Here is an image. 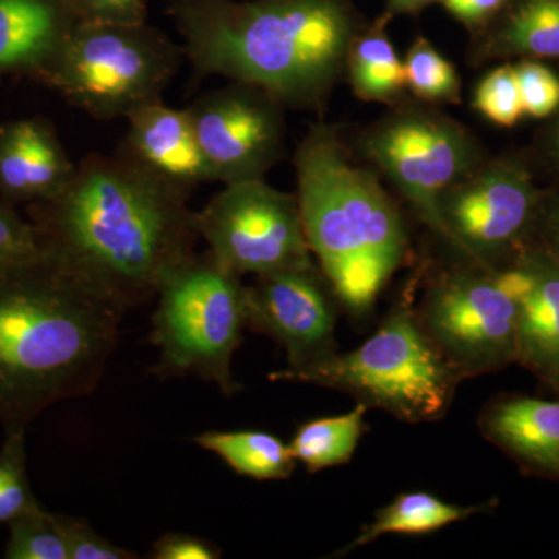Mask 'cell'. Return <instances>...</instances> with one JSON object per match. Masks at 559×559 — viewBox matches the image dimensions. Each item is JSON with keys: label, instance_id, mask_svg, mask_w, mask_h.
<instances>
[{"label": "cell", "instance_id": "obj_1", "mask_svg": "<svg viewBox=\"0 0 559 559\" xmlns=\"http://www.w3.org/2000/svg\"><path fill=\"white\" fill-rule=\"evenodd\" d=\"M189 198L120 151L91 154L60 193L27 205V219L44 253L131 310L197 253Z\"/></svg>", "mask_w": 559, "mask_h": 559}, {"label": "cell", "instance_id": "obj_2", "mask_svg": "<svg viewBox=\"0 0 559 559\" xmlns=\"http://www.w3.org/2000/svg\"><path fill=\"white\" fill-rule=\"evenodd\" d=\"M183 55L200 76L219 75L320 110L367 25L355 0H176Z\"/></svg>", "mask_w": 559, "mask_h": 559}, {"label": "cell", "instance_id": "obj_3", "mask_svg": "<svg viewBox=\"0 0 559 559\" xmlns=\"http://www.w3.org/2000/svg\"><path fill=\"white\" fill-rule=\"evenodd\" d=\"M127 311L47 253L0 271V425L97 388Z\"/></svg>", "mask_w": 559, "mask_h": 559}, {"label": "cell", "instance_id": "obj_4", "mask_svg": "<svg viewBox=\"0 0 559 559\" xmlns=\"http://www.w3.org/2000/svg\"><path fill=\"white\" fill-rule=\"evenodd\" d=\"M294 165L312 257L340 305L362 318L409 259V235L399 205L378 173L353 159L333 124L308 130Z\"/></svg>", "mask_w": 559, "mask_h": 559}, {"label": "cell", "instance_id": "obj_5", "mask_svg": "<svg viewBox=\"0 0 559 559\" xmlns=\"http://www.w3.org/2000/svg\"><path fill=\"white\" fill-rule=\"evenodd\" d=\"M270 380L336 390L401 421L426 423L447 414L463 378L423 330L411 297L360 347L274 371Z\"/></svg>", "mask_w": 559, "mask_h": 559}, {"label": "cell", "instance_id": "obj_6", "mask_svg": "<svg viewBox=\"0 0 559 559\" xmlns=\"http://www.w3.org/2000/svg\"><path fill=\"white\" fill-rule=\"evenodd\" d=\"M183 50L146 24L76 21L35 81L97 120L128 119L162 100Z\"/></svg>", "mask_w": 559, "mask_h": 559}, {"label": "cell", "instance_id": "obj_7", "mask_svg": "<svg viewBox=\"0 0 559 559\" xmlns=\"http://www.w3.org/2000/svg\"><path fill=\"white\" fill-rule=\"evenodd\" d=\"M150 342L159 349L153 373L162 380L197 377L234 395L240 385L231 359L240 347L246 319V286L212 253H194L157 290Z\"/></svg>", "mask_w": 559, "mask_h": 559}, {"label": "cell", "instance_id": "obj_8", "mask_svg": "<svg viewBox=\"0 0 559 559\" xmlns=\"http://www.w3.org/2000/svg\"><path fill=\"white\" fill-rule=\"evenodd\" d=\"M358 148L441 240V198L488 157L465 124L417 98L389 106L360 132Z\"/></svg>", "mask_w": 559, "mask_h": 559}, {"label": "cell", "instance_id": "obj_9", "mask_svg": "<svg viewBox=\"0 0 559 559\" xmlns=\"http://www.w3.org/2000/svg\"><path fill=\"white\" fill-rule=\"evenodd\" d=\"M415 310L429 340L463 380L516 362L520 305L502 267L466 260L441 271Z\"/></svg>", "mask_w": 559, "mask_h": 559}, {"label": "cell", "instance_id": "obj_10", "mask_svg": "<svg viewBox=\"0 0 559 559\" xmlns=\"http://www.w3.org/2000/svg\"><path fill=\"white\" fill-rule=\"evenodd\" d=\"M543 190L527 154L488 156L441 198L443 240L465 260L503 266L532 240Z\"/></svg>", "mask_w": 559, "mask_h": 559}, {"label": "cell", "instance_id": "obj_11", "mask_svg": "<svg viewBox=\"0 0 559 559\" xmlns=\"http://www.w3.org/2000/svg\"><path fill=\"white\" fill-rule=\"evenodd\" d=\"M209 252L235 274H270L312 259L297 194L264 179L230 183L197 212Z\"/></svg>", "mask_w": 559, "mask_h": 559}, {"label": "cell", "instance_id": "obj_12", "mask_svg": "<svg viewBox=\"0 0 559 559\" xmlns=\"http://www.w3.org/2000/svg\"><path fill=\"white\" fill-rule=\"evenodd\" d=\"M285 109L270 92L238 81L187 108L215 182L266 178L285 153Z\"/></svg>", "mask_w": 559, "mask_h": 559}, {"label": "cell", "instance_id": "obj_13", "mask_svg": "<svg viewBox=\"0 0 559 559\" xmlns=\"http://www.w3.org/2000/svg\"><path fill=\"white\" fill-rule=\"evenodd\" d=\"M337 301L314 260L257 275L246 286L248 329L278 342L300 369L336 352Z\"/></svg>", "mask_w": 559, "mask_h": 559}, {"label": "cell", "instance_id": "obj_14", "mask_svg": "<svg viewBox=\"0 0 559 559\" xmlns=\"http://www.w3.org/2000/svg\"><path fill=\"white\" fill-rule=\"evenodd\" d=\"M516 294V364L559 392V261L530 240L503 264Z\"/></svg>", "mask_w": 559, "mask_h": 559}, {"label": "cell", "instance_id": "obj_15", "mask_svg": "<svg viewBox=\"0 0 559 559\" xmlns=\"http://www.w3.org/2000/svg\"><path fill=\"white\" fill-rule=\"evenodd\" d=\"M127 120L119 151L142 170L189 197L202 183L215 182L189 110L157 100L134 110Z\"/></svg>", "mask_w": 559, "mask_h": 559}, {"label": "cell", "instance_id": "obj_16", "mask_svg": "<svg viewBox=\"0 0 559 559\" xmlns=\"http://www.w3.org/2000/svg\"><path fill=\"white\" fill-rule=\"evenodd\" d=\"M75 170L49 120L27 117L0 123V198L7 204L50 200Z\"/></svg>", "mask_w": 559, "mask_h": 559}, {"label": "cell", "instance_id": "obj_17", "mask_svg": "<svg viewBox=\"0 0 559 559\" xmlns=\"http://www.w3.org/2000/svg\"><path fill=\"white\" fill-rule=\"evenodd\" d=\"M485 439L522 468L559 480V401L506 396L480 414Z\"/></svg>", "mask_w": 559, "mask_h": 559}, {"label": "cell", "instance_id": "obj_18", "mask_svg": "<svg viewBox=\"0 0 559 559\" xmlns=\"http://www.w3.org/2000/svg\"><path fill=\"white\" fill-rule=\"evenodd\" d=\"M520 60L559 62V0H507L498 16L469 38L473 68Z\"/></svg>", "mask_w": 559, "mask_h": 559}, {"label": "cell", "instance_id": "obj_19", "mask_svg": "<svg viewBox=\"0 0 559 559\" xmlns=\"http://www.w3.org/2000/svg\"><path fill=\"white\" fill-rule=\"evenodd\" d=\"M75 22L53 0H0V76L35 80Z\"/></svg>", "mask_w": 559, "mask_h": 559}, {"label": "cell", "instance_id": "obj_20", "mask_svg": "<svg viewBox=\"0 0 559 559\" xmlns=\"http://www.w3.org/2000/svg\"><path fill=\"white\" fill-rule=\"evenodd\" d=\"M390 22L385 14L367 22L349 47L345 79L359 100L392 106L407 98L404 64L388 33Z\"/></svg>", "mask_w": 559, "mask_h": 559}, {"label": "cell", "instance_id": "obj_21", "mask_svg": "<svg viewBox=\"0 0 559 559\" xmlns=\"http://www.w3.org/2000/svg\"><path fill=\"white\" fill-rule=\"evenodd\" d=\"M487 509L488 506H457L425 491L403 492L389 506L378 510L373 522L366 525L359 536H356L347 547L337 551L334 557L348 555L349 551L392 533L426 535V533L437 532L454 522L468 520Z\"/></svg>", "mask_w": 559, "mask_h": 559}, {"label": "cell", "instance_id": "obj_22", "mask_svg": "<svg viewBox=\"0 0 559 559\" xmlns=\"http://www.w3.org/2000/svg\"><path fill=\"white\" fill-rule=\"evenodd\" d=\"M194 443L249 479L286 480L296 469L289 444L264 430H207Z\"/></svg>", "mask_w": 559, "mask_h": 559}, {"label": "cell", "instance_id": "obj_23", "mask_svg": "<svg viewBox=\"0 0 559 559\" xmlns=\"http://www.w3.org/2000/svg\"><path fill=\"white\" fill-rule=\"evenodd\" d=\"M367 411L366 404L358 403L347 414L305 423L288 443L290 454L305 465L308 473L345 465L369 428L366 425Z\"/></svg>", "mask_w": 559, "mask_h": 559}, {"label": "cell", "instance_id": "obj_24", "mask_svg": "<svg viewBox=\"0 0 559 559\" xmlns=\"http://www.w3.org/2000/svg\"><path fill=\"white\" fill-rule=\"evenodd\" d=\"M407 91L430 105H460L462 79L457 69L426 36H417L403 61Z\"/></svg>", "mask_w": 559, "mask_h": 559}, {"label": "cell", "instance_id": "obj_25", "mask_svg": "<svg viewBox=\"0 0 559 559\" xmlns=\"http://www.w3.org/2000/svg\"><path fill=\"white\" fill-rule=\"evenodd\" d=\"M7 559H69L57 514L43 506L25 511L9 524Z\"/></svg>", "mask_w": 559, "mask_h": 559}, {"label": "cell", "instance_id": "obj_26", "mask_svg": "<svg viewBox=\"0 0 559 559\" xmlns=\"http://www.w3.org/2000/svg\"><path fill=\"white\" fill-rule=\"evenodd\" d=\"M38 506L28 480L25 428L9 429L0 448V525Z\"/></svg>", "mask_w": 559, "mask_h": 559}, {"label": "cell", "instance_id": "obj_27", "mask_svg": "<svg viewBox=\"0 0 559 559\" xmlns=\"http://www.w3.org/2000/svg\"><path fill=\"white\" fill-rule=\"evenodd\" d=\"M473 108L502 128H513L524 119V106L513 62H500L477 83Z\"/></svg>", "mask_w": 559, "mask_h": 559}, {"label": "cell", "instance_id": "obj_28", "mask_svg": "<svg viewBox=\"0 0 559 559\" xmlns=\"http://www.w3.org/2000/svg\"><path fill=\"white\" fill-rule=\"evenodd\" d=\"M513 64L525 117L549 119L559 108V73L546 61L520 60Z\"/></svg>", "mask_w": 559, "mask_h": 559}, {"label": "cell", "instance_id": "obj_29", "mask_svg": "<svg viewBox=\"0 0 559 559\" xmlns=\"http://www.w3.org/2000/svg\"><path fill=\"white\" fill-rule=\"evenodd\" d=\"M44 255L31 221L22 218L13 205L0 202V271Z\"/></svg>", "mask_w": 559, "mask_h": 559}, {"label": "cell", "instance_id": "obj_30", "mask_svg": "<svg viewBox=\"0 0 559 559\" xmlns=\"http://www.w3.org/2000/svg\"><path fill=\"white\" fill-rule=\"evenodd\" d=\"M57 518L68 546L69 559L138 558L134 551L121 549L112 540L103 538L83 518L64 516V514H57Z\"/></svg>", "mask_w": 559, "mask_h": 559}, {"label": "cell", "instance_id": "obj_31", "mask_svg": "<svg viewBox=\"0 0 559 559\" xmlns=\"http://www.w3.org/2000/svg\"><path fill=\"white\" fill-rule=\"evenodd\" d=\"M72 13L76 21L94 24H146L148 0H73Z\"/></svg>", "mask_w": 559, "mask_h": 559}, {"label": "cell", "instance_id": "obj_32", "mask_svg": "<svg viewBox=\"0 0 559 559\" xmlns=\"http://www.w3.org/2000/svg\"><path fill=\"white\" fill-rule=\"evenodd\" d=\"M525 154L536 176L540 173L559 186V108L544 120Z\"/></svg>", "mask_w": 559, "mask_h": 559}, {"label": "cell", "instance_id": "obj_33", "mask_svg": "<svg viewBox=\"0 0 559 559\" xmlns=\"http://www.w3.org/2000/svg\"><path fill=\"white\" fill-rule=\"evenodd\" d=\"M223 551L212 540L189 535V533H167L153 546L154 559H218Z\"/></svg>", "mask_w": 559, "mask_h": 559}, {"label": "cell", "instance_id": "obj_34", "mask_svg": "<svg viewBox=\"0 0 559 559\" xmlns=\"http://www.w3.org/2000/svg\"><path fill=\"white\" fill-rule=\"evenodd\" d=\"M439 3L465 27L471 38L498 16L507 0H439Z\"/></svg>", "mask_w": 559, "mask_h": 559}, {"label": "cell", "instance_id": "obj_35", "mask_svg": "<svg viewBox=\"0 0 559 559\" xmlns=\"http://www.w3.org/2000/svg\"><path fill=\"white\" fill-rule=\"evenodd\" d=\"M532 240L559 261V186L543 190Z\"/></svg>", "mask_w": 559, "mask_h": 559}, {"label": "cell", "instance_id": "obj_36", "mask_svg": "<svg viewBox=\"0 0 559 559\" xmlns=\"http://www.w3.org/2000/svg\"><path fill=\"white\" fill-rule=\"evenodd\" d=\"M432 3H439V0H385V9L382 14L389 16L390 20L396 16H417Z\"/></svg>", "mask_w": 559, "mask_h": 559}, {"label": "cell", "instance_id": "obj_37", "mask_svg": "<svg viewBox=\"0 0 559 559\" xmlns=\"http://www.w3.org/2000/svg\"><path fill=\"white\" fill-rule=\"evenodd\" d=\"M53 2H58V3H61V5H64L66 9H69L70 11H72V3H73V0H53ZM73 14V13H72Z\"/></svg>", "mask_w": 559, "mask_h": 559}]
</instances>
